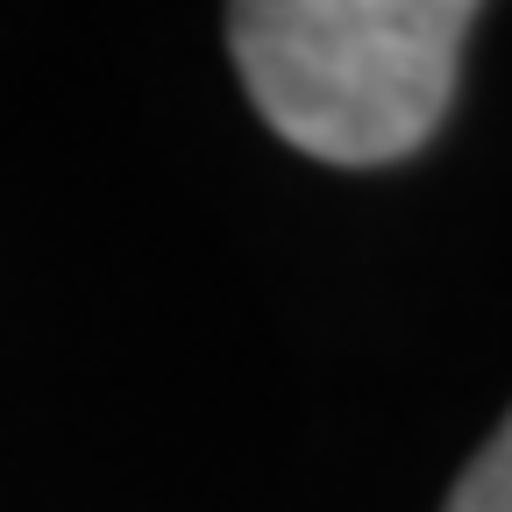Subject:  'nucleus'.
<instances>
[{"label": "nucleus", "mask_w": 512, "mask_h": 512, "mask_svg": "<svg viewBox=\"0 0 512 512\" xmlns=\"http://www.w3.org/2000/svg\"><path fill=\"white\" fill-rule=\"evenodd\" d=\"M477 29L463 0H249L228 8L242 86L285 143L320 164L413 157L448 100Z\"/></svg>", "instance_id": "obj_1"}, {"label": "nucleus", "mask_w": 512, "mask_h": 512, "mask_svg": "<svg viewBox=\"0 0 512 512\" xmlns=\"http://www.w3.org/2000/svg\"><path fill=\"white\" fill-rule=\"evenodd\" d=\"M441 512H512V413L498 420V434L470 456V470L456 477Z\"/></svg>", "instance_id": "obj_2"}]
</instances>
